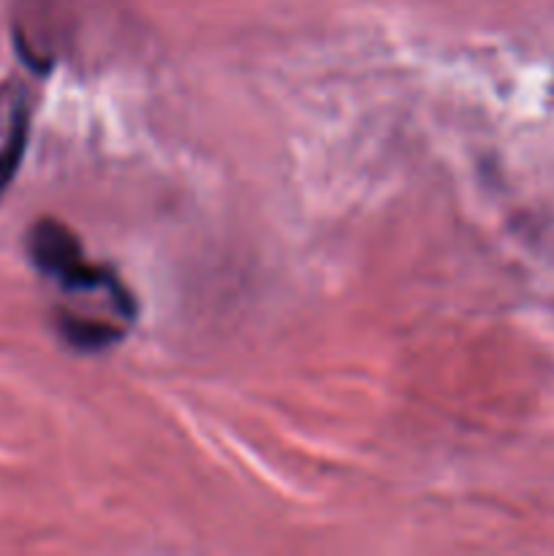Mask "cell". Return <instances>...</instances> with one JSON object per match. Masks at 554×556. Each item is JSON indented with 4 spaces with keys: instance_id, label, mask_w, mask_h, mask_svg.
Listing matches in <instances>:
<instances>
[{
    "instance_id": "1",
    "label": "cell",
    "mask_w": 554,
    "mask_h": 556,
    "mask_svg": "<svg viewBox=\"0 0 554 556\" xmlns=\"http://www.w3.org/2000/svg\"><path fill=\"white\" fill-rule=\"evenodd\" d=\"M27 253H30L36 269L58 280L63 291L103 293L114 304L119 318L130 320L136 315V304L128 288L117 280V275H112L103 266L90 264L85 258L79 239L63 223L49 220V217L38 220L27 233Z\"/></svg>"
},
{
    "instance_id": "2",
    "label": "cell",
    "mask_w": 554,
    "mask_h": 556,
    "mask_svg": "<svg viewBox=\"0 0 554 556\" xmlns=\"http://www.w3.org/2000/svg\"><path fill=\"white\" fill-rule=\"evenodd\" d=\"M27 139H30V109L20 101L11 112L9 130H5L3 147H0V199L9 190V185L14 182L16 172L25 161Z\"/></svg>"
},
{
    "instance_id": "3",
    "label": "cell",
    "mask_w": 554,
    "mask_h": 556,
    "mask_svg": "<svg viewBox=\"0 0 554 556\" xmlns=\"http://www.w3.org/2000/svg\"><path fill=\"white\" fill-rule=\"evenodd\" d=\"M60 334H63V340L68 342V345H74L76 351L92 353L114 345V342L123 337V326H114L109 324V320L81 318V315L63 313L60 315Z\"/></svg>"
}]
</instances>
